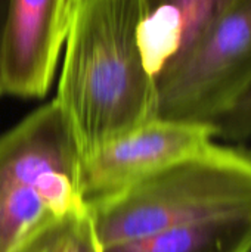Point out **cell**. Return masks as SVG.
<instances>
[{
    "label": "cell",
    "instance_id": "cell-1",
    "mask_svg": "<svg viewBox=\"0 0 251 252\" xmlns=\"http://www.w3.org/2000/svg\"><path fill=\"white\" fill-rule=\"evenodd\" d=\"M142 0H74L56 102L83 162L157 118V84L139 41Z\"/></svg>",
    "mask_w": 251,
    "mask_h": 252
},
{
    "label": "cell",
    "instance_id": "cell-2",
    "mask_svg": "<svg viewBox=\"0 0 251 252\" xmlns=\"http://www.w3.org/2000/svg\"><path fill=\"white\" fill-rule=\"evenodd\" d=\"M89 214L78 152L50 100L0 134V252Z\"/></svg>",
    "mask_w": 251,
    "mask_h": 252
},
{
    "label": "cell",
    "instance_id": "cell-3",
    "mask_svg": "<svg viewBox=\"0 0 251 252\" xmlns=\"http://www.w3.org/2000/svg\"><path fill=\"white\" fill-rule=\"evenodd\" d=\"M250 211V151L223 143L89 210L101 248Z\"/></svg>",
    "mask_w": 251,
    "mask_h": 252
},
{
    "label": "cell",
    "instance_id": "cell-4",
    "mask_svg": "<svg viewBox=\"0 0 251 252\" xmlns=\"http://www.w3.org/2000/svg\"><path fill=\"white\" fill-rule=\"evenodd\" d=\"M251 90V0H231L157 80V118L216 124Z\"/></svg>",
    "mask_w": 251,
    "mask_h": 252
},
{
    "label": "cell",
    "instance_id": "cell-5",
    "mask_svg": "<svg viewBox=\"0 0 251 252\" xmlns=\"http://www.w3.org/2000/svg\"><path fill=\"white\" fill-rule=\"evenodd\" d=\"M216 143L213 124L154 118L81 162L83 199L90 210L163 170L207 154Z\"/></svg>",
    "mask_w": 251,
    "mask_h": 252
},
{
    "label": "cell",
    "instance_id": "cell-6",
    "mask_svg": "<svg viewBox=\"0 0 251 252\" xmlns=\"http://www.w3.org/2000/svg\"><path fill=\"white\" fill-rule=\"evenodd\" d=\"M68 21V0H7L4 93L44 97L56 72Z\"/></svg>",
    "mask_w": 251,
    "mask_h": 252
},
{
    "label": "cell",
    "instance_id": "cell-7",
    "mask_svg": "<svg viewBox=\"0 0 251 252\" xmlns=\"http://www.w3.org/2000/svg\"><path fill=\"white\" fill-rule=\"evenodd\" d=\"M231 0H142L139 41L157 80Z\"/></svg>",
    "mask_w": 251,
    "mask_h": 252
},
{
    "label": "cell",
    "instance_id": "cell-8",
    "mask_svg": "<svg viewBox=\"0 0 251 252\" xmlns=\"http://www.w3.org/2000/svg\"><path fill=\"white\" fill-rule=\"evenodd\" d=\"M101 252H251V211L169 229Z\"/></svg>",
    "mask_w": 251,
    "mask_h": 252
},
{
    "label": "cell",
    "instance_id": "cell-9",
    "mask_svg": "<svg viewBox=\"0 0 251 252\" xmlns=\"http://www.w3.org/2000/svg\"><path fill=\"white\" fill-rule=\"evenodd\" d=\"M19 252H101L90 214L37 238Z\"/></svg>",
    "mask_w": 251,
    "mask_h": 252
},
{
    "label": "cell",
    "instance_id": "cell-10",
    "mask_svg": "<svg viewBox=\"0 0 251 252\" xmlns=\"http://www.w3.org/2000/svg\"><path fill=\"white\" fill-rule=\"evenodd\" d=\"M216 137L225 145H251V90L216 124Z\"/></svg>",
    "mask_w": 251,
    "mask_h": 252
},
{
    "label": "cell",
    "instance_id": "cell-11",
    "mask_svg": "<svg viewBox=\"0 0 251 252\" xmlns=\"http://www.w3.org/2000/svg\"><path fill=\"white\" fill-rule=\"evenodd\" d=\"M6 7H7V0H0V96L4 94V81H3V43H4Z\"/></svg>",
    "mask_w": 251,
    "mask_h": 252
},
{
    "label": "cell",
    "instance_id": "cell-12",
    "mask_svg": "<svg viewBox=\"0 0 251 252\" xmlns=\"http://www.w3.org/2000/svg\"><path fill=\"white\" fill-rule=\"evenodd\" d=\"M74 0H68V10H70V6H71V3H72Z\"/></svg>",
    "mask_w": 251,
    "mask_h": 252
},
{
    "label": "cell",
    "instance_id": "cell-13",
    "mask_svg": "<svg viewBox=\"0 0 251 252\" xmlns=\"http://www.w3.org/2000/svg\"><path fill=\"white\" fill-rule=\"evenodd\" d=\"M249 151H250V154H251V148H250V149H249Z\"/></svg>",
    "mask_w": 251,
    "mask_h": 252
}]
</instances>
